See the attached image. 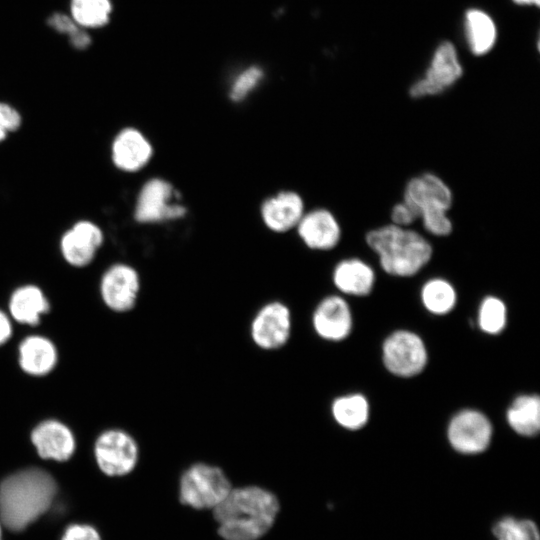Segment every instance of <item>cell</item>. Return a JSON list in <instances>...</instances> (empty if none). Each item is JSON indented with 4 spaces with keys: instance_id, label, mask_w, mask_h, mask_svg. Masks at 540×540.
Wrapping results in <instances>:
<instances>
[{
    "instance_id": "6da1fadb",
    "label": "cell",
    "mask_w": 540,
    "mask_h": 540,
    "mask_svg": "<svg viewBox=\"0 0 540 540\" xmlns=\"http://www.w3.org/2000/svg\"><path fill=\"white\" fill-rule=\"evenodd\" d=\"M279 503L270 491L245 486L232 488L214 508L218 532L225 540H257L272 526Z\"/></svg>"
},
{
    "instance_id": "7a4b0ae2",
    "label": "cell",
    "mask_w": 540,
    "mask_h": 540,
    "mask_svg": "<svg viewBox=\"0 0 540 540\" xmlns=\"http://www.w3.org/2000/svg\"><path fill=\"white\" fill-rule=\"evenodd\" d=\"M55 493V481L46 471L16 472L0 484V518L8 529L23 530L49 508Z\"/></svg>"
},
{
    "instance_id": "3957f363",
    "label": "cell",
    "mask_w": 540,
    "mask_h": 540,
    "mask_svg": "<svg viewBox=\"0 0 540 540\" xmlns=\"http://www.w3.org/2000/svg\"><path fill=\"white\" fill-rule=\"evenodd\" d=\"M365 240L377 254L382 269L393 276L415 275L433 255L432 245L423 235L392 223L370 230Z\"/></svg>"
},
{
    "instance_id": "277c9868",
    "label": "cell",
    "mask_w": 540,
    "mask_h": 540,
    "mask_svg": "<svg viewBox=\"0 0 540 540\" xmlns=\"http://www.w3.org/2000/svg\"><path fill=\"white\" fill-rule=\"evenodd\" d=\"M403 201L415 210L428 233L444 237L452 232L453 224L447 213L453 204V194L439 176L427 172L411 178L405 186Z\"/></svg>"
},
{
    "instance_id": "5b68a950",
    "label": "cell",
    "mask_w": 540,
    "mask_h": 540,
    "mask_svg": "<svg viewBox=\"0 0 540 540\" xmlns=\"http://www.w3.org/2000/svg\"><path fill=\"white\" fill-rule=\"evenodd\" d=\"M231 489L223 470L204 462L192 464L180 478L181 502L196 509H214Z\"/></svg>"
},
{
    "instance_id": "8992f818",
    "label": "cell",
    "mask_w": 540,
    "mask_h": 540,
    "mask_svg": "<svg viewBox=\"0 0 540 540\" xmlns=\"http://www.w3.org/2000/svg\"><path fill=\"white\" fill-rule=\"evenodd\" d=\"M173 185L160 177L147 180L141 187L135 202L133 216L138 223L155 224L180 219L186 207L179 201Z\"/></svg>"
},
{
    "instance_id": "52a82bcc",
    "label": "cell",
    "mask_w": 540,
    "mask_h": 540,
    "mask_svg": "<svg viewBox=\"0 0 540 540\" xmlns=\"http://www.w3.org/2000/svg\"><path fill=\"white\" fill-rule=\"evenodd\" d=\"M252 342L261 350L275 351L284 347L292 334V313L281 301H270L253 316L250 327Z\"/></svg>"
},
{
    "instance_id": "ba28073f",
    "label": "cell",
    "mask_w": 540,
    "mask_h": 540,
    "mask_svg": "<svg viewBox=\"0 0 540 540\" xmlns=\"http://www.w3.org/2000/svg\"><path fill=\"white\" fill-rule=\"evenodd\" d=\"M95 455L105 474L122 476L130 473L136 466L139 450L131 435L122 430H109L98 438Z\"/></svg>"
},
{
    "instance_id": "9c48e42d",
    "label": "cell",
    "mask_w": 540,
    "mask_h": 540,
    "mask_svg": "<svg viewBox=\"0 0 540 540\" xmlns=\"http://www.w3.org/2000/svg\"><path fill=\"white\" fill-rule=\"evenodd\" d=\"M383 359L393 374L409 377L425 366L427 354L422 340L414 333L397 331L383 345Z\"/></svg>"
},
{
    "instance_id": "30bf717a",
    "label": "cell",
    "mask_w": 540,
    "mask_h": 540,
    "mask_svg": "<svg viewBox=\"0 0 540 540\" xmlns=\"http://www.w3.org/2000/svg\"><path fill=\"white\" fill-rule=\"evenodd\" d=\"M462 75L455 47L442 43L436 50L425 76L410 88L414 98L437 95L452 86Z\"/></svg>"
},
{
    "instance_id": "8fae6325",
    "label": "cell",
    "mask_w": 540,
    "mask_h": 540,
    "mask_svg": "<svg viewBox=\"0 0 540 540\" xmlns=\"http://www.w3.org/2000/svg\"><path fill=\"white\" fill-rule=\"evenodd\" d=\"M140 290L138 272L130 265L116 263L110 266L101 280V295L105 304L117 312L131 310Z\"/></svg>"
},
{
    "instance_id": "7c38bea8",
    "label": "cell",
    "mask_w": 540,
    "mask_h": 540,
    "mask_svg": "<svg viewBox=\"0 0 540 540\" xmlns=\"http://www.w3.org/2000/svg\"><path fill=\"white\" fill-rule=\"evenodd\" d=\"M492 435L489 420L480 412L465 410L458 413L448 428L451 445L466 454L479 453L487 448Z\"/></svg>"
},
{
    "instance_id": "4fadbf2b",
    "label": "cell",
    "mask_w": 540,
    "mask_h": 540,
    "mask_svg": "<svg viewBox=\"0 0 540 540\" xmlns=\"http://www.w3.org/2000/svg\"><path fill=\"white\" fill-rule=\"evenodd\" d=\"M103 240V232L97 224L81 220L62 235L60 251L68 264L84 267L92 262Z\"/></svg>"
},
{
    "instance_id": "5bb4252c",
    "label": "cell",
    "mask_w": 540,
    "mask_h": 540,
    "mask_svg": "<svg viewBox=\"0 0 540 540\" xmlns=\"http://www.w3.org/2000/svg\"><path fill=\"white\" fill-rule=\"evenodd\" d=\"M153 146L138 129L126 127L117 133L111 145L115 167L128 173L140 171L150 162Z\"/></svg>"
},
{
    "instance_id": "9a60e30c",
    "label": "cell",
    "mask_w": 540,
    "mask_h": 540,
    "mask_svg": "<svg viewBox=\"0 0 540 540\" xmlns=\"http://www.w3.org/2000/svg\"><path fill=\"white\" fill-rule=\"evenodd\" d=\"M296 230L303 243L313 250H331L341 239L338 220L331 211L324 208L305 212Z\"/></svg>"
},
{
    "instance_id": "2e32d148",
    "label": "cell",
    "mask_w": 540,
    "mask_h": 540,
    "mask_svg": "<svg viewBox=\"0 0 540 540\" xmlns=\"http://www.w3.org/2000/svg\"><path fill=\"white\" fill-rule=\"evenodd\" d=\"M304 213V201L301 195L292 190L280 191L268 197L260 207L264 225L276 233H284L296 228Z\"/></svg>"
},
{
    "instance_id": "e0dca14e",
    "label": "cell",
    "mask_w": 540,
    "mask_h": 540,
    "mask_svg": "<svg viewBox=\"0 0 540 540\" xmlns=\"http://www.w3.org/2000/svg\"><path fill=\"white\" fill-rule=\"evenodd\" d=\"M312 324L317 335L325 340L344 339L349 334L352 325L347 302L336 295L325 297L313 312Z\"/></svg>"
},
{
    "instance_id": "ac0fdd59",
    "label": "cell",
    "mask_w": 540,
    "mask_h": 540,
    "mask_svg": "<svg viewBox=\"0 0 540 540\" xmlns=\"http://www.w3.org/2000/svg\"><path fill=\"white\" fill-rule=\"evenodd\" d=\"M31 440L39 455L45 459L65 461L71 457L75 449L71 431L54 420L40 423L33 430Z\"/></svg>"
},
{
    "instance_id": "d6986e66",
    "label": "cell",
    "mask_w": 540,
    "mask_h": 540,
    "mask_svg": "<svg viewBox=\"0 0 540 540\" xmlns=\"http://www.w3.org/2000/svg\"><path fill=\"white\" fill-rule=\"evenodd\" d=\"M333 282L339 291L354 296L371 292L375 273L372 267L358 258H347L337 263L333 270Z\"/></svg>"
},
{
    "instance_id": "ffe728a7",
    "label": "cell",
    "mask_w": 540,
    "mask_h": 540,
    "mask_svg": "<svg viewBox=\"0 0 540 540\" xmlns=\"http://www.w3.org/2000/svg\"><path fill=\"white\" fill-rule=\"evenodd\" d=\"M9 308L18 322L36 325L40 315L49 310V302L38 287L26 285L13 292Z\"/></svg>"
},
{
    "instance_id": "44dd1931",
    "label": "cell",
    "mask_w": 540,
    "mask_h": 540,
    "mask_svg": "<svg viewBox=\"0 0 540 540\" xmlns=\"http://www.w3.org/2000/svg\"><path fill=\"white\" fill-rule=\"evenodd\" d=\"M56 362L54 345L46 338L32 336L20 345V365L32 375H44L52 370Z\"/></svg>"
},
{
    "instance_id": "7402d4cb",
    "label": "cell",
    "mask_w": 540,
    "mask_h": 540,
    "mask_svg": "<svg viewBox=\"0 0 540 540\" xmlns=\"http://www.w3.org/2000/svg\"><path fill=\"white\" fill-rule=\"evenodd\" d=\"M68 6L71 17L87 30L101 29L110 23L111 0H69Z\"/></svg>"
},
{
    "instance_id": "603a6c76",
    "label": "cell",
    "mask_w": 540,
    "mask_h": 540,
    "mask_svg": "<svg viewBox=\"0 0 540 540\" xmlns=\"http://www.w3.org/2000/svg\"><path fill=\"white\" fill-rule=\"evenodd\" d=\"M510 426L519 434L533 436L540 428V401L537 396L523 395L515 399L507 413Z\"/></svg>"
},
{
    "instance_id": "cb8c5ba5",
    "label": "cell",
    "mask_w": 540,
    "mask_h": 540,
    "mask_svg": "<svg viewBox=\"0 0 540 540\" xmlns=\"http://www.w3.org/2000/svg\"><path fill=\"white\" fill-rule=\"evenodd\" d=\"M466 34L475 55L486 54L494 45L496 28L492 19L483 11L472 9L466 14Z\"/></svg>"
},
{
    "instance_id": "d4e9b609",
    "label": "cell",
    "mask_w": 540,
    "mask_h": 540,
    "mask_svg": "<svg viewBox=\"0 0 540 540\" xmlns=\"http://www.w3.org/2000/svg\"><path fill=\"white\" fill-rule=\"evenodd\" d=\"M46 26L52 32L65 37L75 51L84 52L93 44V37L88 30L77 24L65 11H52L46 18Z\"/></svg>"
},
{
    "instance_id": "484cf974",
    "label": "cell",
    "mask_w": 540,
    "mask_h": 540,
    "mask_svg": "<svg viewBox=\"0 0 540 540\" xmlns=\"http://www.w3.org/2000/svg\"><path fill=\"white\" fill-rule=\"evenodd\" d=\"M331 410L335 421L350 430L361 428L368 419V403L362 395L358 394L337 398Z\"/></svg>"
},
{
    "instance_id": "4316f807",
    "label": "cell",
    "mask_w": 540,
    "mask_h": 540,
    "mask_svg": "<svg viewBox=\"0 0 540 540\" xmlns=\"http://www.w3.org/2000/svg\"><path fill=\"white\" fill-rule=\"evenodd\" d=\"M421 298L424 306L432 313L445 314L455 305L456 292L445 279L434 278L422 287Z\"/></svg>"
},
{
    "instance_id": "83f0119b",
    "label": "cell",
    "mask_w": 540,
    "mask_h": 540,
    "mask_svg": "<svg viewBox=\"0 0 540 540\" xmlns=\"http://www.w3.org/2000/svg\"><path fill=\"white\" fill-rule=\"evenodd\" d=\"M498 540H539L536 525L530 520H516L506 517L498 521L493 528Z\"/></svg>"
},
{
    "instance_id": "f1b7e54d",
    "label": "cell",
    "mask_w": 540,
    "mask_h": 540,
    "mask_svg": "<svg viewBox=\"0 0 540 540\" xmlns=\"http://www.w3.org/2000/svg\"><path fill=\"white\" fill-rule=\"evenodd\" d=\"M506 321V308L497 297H486L479 309V325L489 334L499 333Z\"/></svg>"
},
{
    "instance_id": "f546056e",
    "label": "cell",
    "mask_w": 540,
    "mask_h": 540,
    "mask_svg": "<svg viewBox=\"0 0 540 540\" xmlns=\"http://www.w3.org/2000/svg\"><path fill=\"white\" fill-rule=\"evenodd\" d=\"M264 76L263 70L258 66H249L241 71L230 86L229 97L234 102L244 100L258 87Z\"/></svg>"
},
{
    "instance_id": "4dcf8cb0",
    "label": "cell",
    "mask_w": 540,
    "mask_h": 540,
    "mask_svg": "<svg viewBox=\"0 0 540 540\" xmlns=\"http://www.w3.org/2000/svg\"><path fill=\"white\" fill-rule=\"evenodd\" d=\"M21 123L20 112L12 105L0 101V142L4 141L8 134L18 130Z\"/></svg>"
},
{
    "instance_id": "1f68e13d",
    "label": "cell",
    "mask_w": 540,
    "mask_h": 540,
    "mask_svg": "<svg viewBox=\"0 0 540 540\" xmlns=\"http://www.w3.org/2000/svg\"><path fill=\"white\" fill-rule=\"evenodd\" d=\"M417 219L419 218L415 210L404 201L394 205L391 210L392 224L397 226L408 227Z\"/></svg>"
},
{
    "instance_id": "d6a6232c",
    "label": "cell",
    "mask_w": 540,
    "mask_h": 540,
    "mask_svg": "<svg viewBox=\"0 0 540 540\" xmlns=\"http://www.w3.org/2000/svg\"><path fill=\"white\" fill-rule=\"evenodd\" d=\"M62 540H101V538L93 527L74 524L65 530Z\"/></svg>"
},
{
    "instance_id": "836d02e7",
    "label": "cell",
    "mask_w": 540,
    "mask_h": 540,
    "mask_svg": "<svg viewBox=\"0 0 540 540\" xmlns=\"http://www.w3.org/2000/svg\"><path fill=\"white\" fill-rule=\"evenodd\" d=\"M11 335V325L7 316L0 311V344L6 342Z\"/></svg>"
},
{
    "instance_id": "e575fe53",
    "label": "cell",
    "mask_w": 540,
    "mask_h": 540,
    "mask_svg": "<svg viewBox=\"0 0 540 540\" xmlns=\"http://www.w3.org/2000/svg\"><path fill=\"white\" fill-rule=\"evenodd\" d=\"M515 3L520 5H536L539 6L540 0H513Z\"/></svg>"
},
{
    "instance_id": "d590c367",
    "label": "cell",
    "mask_w": 540,
    "mask_h": 540,
    "mask_svg": "<svg viewBox=\"0 0 540 540\" xmlns=\"http://www.w3.org/2000/svg\"><path fill=\"white\" fill-rule=\"evenodd\" d=\"M0 536H1V532H0ZM0 540H1V538H0Z\"/></svg>"
}]
</instances>
